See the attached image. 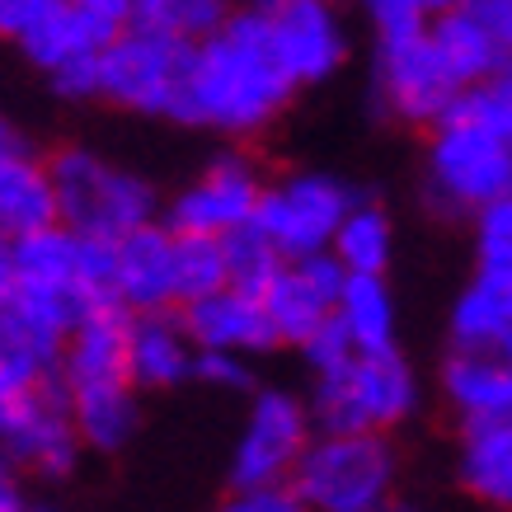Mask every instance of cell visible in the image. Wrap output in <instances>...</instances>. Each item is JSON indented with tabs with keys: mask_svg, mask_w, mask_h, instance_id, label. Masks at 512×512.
<instances>
[{
	"mask_svg": "<svg viewBox=\"0 0 512 512\" xmlns=\"http://www.w3.org/2000/svg\"><path fill=\"white\" fill-rule=\"evenodd\" d=\"M296 90L301 85L278 57L264 5H231V15L193 43L174 123L231 141L264 137L292 109Z\"/></svg>",
	"mask_w": 512,
	"mask_h": 512,
	"instance_id": "obj_1",
	"label": "cell"
},
{
	"mask_svg": "<svg viewBox=\"0 0 512 512\" xmlns=\"http://www.w3.org/2000/svg\"><path fill=\"white\" fill-rule=\"evenodd\" d=\"M423 386L395 348H357L343 367L311 376V419L325 433H395L419 414Z\"/></svg>",
	"mask_w": 512,
	"mask_h": 512,
	"instance_id": "obj_2",
	"label": "cell"
},
{
	"mask_svg": "<svg viewBox=\"0 0 512 512\" xmlns=\"http://www.w3.org/2000/svg\"><path fill=\"white\" fill-rule=\"evenodd\" d=\"M400 484V456L390 433H325L315 428L292 470L301 508L315 512H381Z\"/></svg>",
	"mask_w": 512,
	"mask_h": 512,
	"instance_id": "obj_3",
	"label": "cell"
},
{
	"mask_svg": "<svg viewBox=\"0 0 512 512\" xmlns=\"http://www.w3.org/2000/svg\"><path fill=\"white\" fill-rule=\"evenodd\" d=\"M419 188L428 212L442 221H470L484 202L512 188V141L447 113L442 123L428 127Z\"/></svg>",
	"mask_w": 512,
	"mask_h": 512,
	"instance_id": "obj_4",
	"label": "cell"
},
{
	"mask_svg": "<svg viewBox=\"0 0 512 512\" xmlns=\"http://www.w3.org/2000/svg\"><path fill=\"white\" fill-rule=\"evenodd\" d=\"M188 57H193V38L146 24V19H127L123 29L99 47V99L113 109L174 123Z\"/></svg>",
	"mask_w": 512,
	"mask_h": 512,
	"instance_id": "obj_5",
	"label": "cell"
},
{
	"mask_svg": "<svg viewBox=\"0 0 512 512\" xmlns=\"http://www.w3.org/2000/svg\"><path fill=\"white\" fill-rule=\"evenodd\" d=\"M47 174L57 193V221L80 235L118 240L123 231L156 217V188L90 146H57L47 156Z\"/></svg>",
	"mask_w": 512,
	"mask_h": 512,
	"instance_id": "obj_6",
	"label": "cell"
},
{
	"mask_svg": "<svg viewBox=\"0 0 512 512\" xmlns=\"http://www.w3.org/2000/svg\"><path fill=\"white\" fill-rule=\"evenodd\" d=\"M461 94V80L447 71L442 52L428 38V24L409 33L376 38L372 52V104L386 123L428 132L442 123Z\"/></svg>",
	"mask_w": 512,
	"mask_h": 512,
	"instance_id": "obj_7",
	"label": "cell"
},
{
	"mask_svg": "<svg viewBox=\"0 0 512 512\" xmlns=\"http://www.w3.org/2000/svg\"><path fill=\"white\" fill-rule=\"evenodd\" d=\"M353 202L357 188L343 184L339 174L296 170L273 179V184L264 179V193H259V207H254V226L278 245L282 259H306V254L329 249L343 212Z\"/></svg>",
	"mask_w": 512,
	"mask_h": 512,
	"instance_id": "obj_8",
	"label": "cell"
},
{
	"mask_svg": "<svg viewBox=\"0 0 512 512\" xmlns=\"http://www.w3.org/2000/svg\"><path fill=\"white\" fill-rule=\"evenodd\" d=\"M311 433H315V419H311V404L301 395H292L282 386L254 390L240 442L231 451V489L292 480Z\"/></svg>",
	"mask_w": 512,
	"mask_h": 512,
	"instance_id": "obj_9",
	"label": "cell"
},
{
	"mask_svg": "<svg viewBox=\"0 0 512 512\" xmlns=\"http://www.w3.org/2000/svg\"><path fill=\"white\" fill-rule=\"evenodd\" d=\"M278 43V57L287 62L292 80L306 85H325L348 62V24H343L339 0H259Z\"/></svg>",
	"mask_w": 512,
	"mask_h": 512,
	"instance_id": "obj_10",
	"label": "cell"
},
{
	"mask_svg": "<svg viewBox=\"0 0 512 512\" xmlns=\"http://www.w3.org/2000/svg\"><path fill=\"white\" fill-rule=\"evenodd\" d=\"M264 193V174L245 151H226L188 188H179L165 207V226L170 231H198V235H226L235 226L254 221Z\"/></svg>",
	"mask_w": 512,
	"mask_h": 512,
	"instance_id": "obj_11",
	"label": "cell"
},
{
	"mask_svg": "<svg viewBox=\"0 0 512 512\" xmlns=\"http://www.w3.org/2000/svg\"><path fill=\"white\" fill-rule=\"evenodd\" d=\"M80 433L71 419V400H66L62 372H52L38 386L24 419L0 437V456L19 470V475H38V480H71L80 466Z\"/></svg>",
	"mask_w": 512,
	"mask_h": 512,
	"instance_id": "obj_12",
	"label": "cell"
},
{
	"mask_svg": "<svg viewBox=\"0 0 512 512\" xmlns=\"http://www.w3.org/2000/svg\"><path fill=\"white\" fill-rule=\"evenodd\" d=\"M428 38L466 90V85H480L503 71L512 47V10L494 0H461L428 19Z\"/></svg>",
	"mask_w": 512,
	"mask_h": 512,
	"instance_id": "obj_13",
	"label": "cell"
},
{
	"mask_svg": "<svg viewBox=\"0 0 512 512\" xmlns=\"http://www.w3.org/2000/svg\"><path fill=\"white\" fill-rule=\"evenodd\" d=\"M339 287H343V268L329 249L306 254V259H287L273 273V282L259 296H264L268 325H273L282 348H301L315 329L325 325L329 315H334Z\"/></svg>",
	"mask_w": 512,
	"mask_h": 512,
	"instance_id": "obj_14",
	"label": "cell"
},
{
	"mask_svg": "<svg viewBox=\"0 0 512 512\" xmlns=\"http://www.w3.org/2000/svg\"><path fill=\"white\" fill-rule=\"evenodd\" d=\"M113 301L132 315L174 311V231L160 217L141 221L113 240Z\"/></svg>",
	"mask_w": 512,
	"mask_h": 512,
	"instance_id": "obj_15",
	"label": "cell"
},
{
	"mask_svg": "<svg viewBox=\"0 0 512 512\" xmlns=\"http://www.w3.org/2000/svg\"><path fill=\"white\" fill-rule=\"evenodd\" d=\"M174 311L184 320L193 348H231V353H245V357H264L273 348H282L273 325H268L264 296L231 287V282L198 296V301L174 306Z\"/></svg>",
	"mask_w": 512,
	"mask_h": 512,
	"instance_id": "obj_16",
	"label": "cell"
},
{
	"mask_svg": "<svg viewBox=\"0 0 512 512\" xmlns=\"http://www.w3.org/2000/svg\"><path fill=\"white\" fill-rule=\"evenodd\" d=\"M127 334H132V311L123 301H94L80 315L62 343V386H85V381H132L127 372Z\"/></svg>",
	"mask_w": 512,
	"mask_h": 512,
	"instance_id": "obj_17",
	"label": "cell"
},
{
	"mask_svg": "<svg viewBox=\"0 0 512 512\" xmlns=\"http://www.w3.org/2000/svg\"><path fill=\"white\" fill-rule=\"evenodd\" d=\"M57 221V193L47 156H38L15 123L0 118V231L24 235L33 226Z\"/></svg>",
	"mask_w": 512,
	"mask_h": 512,
	"instance_id": "obj_18",
	"label": "cell"
},
{
	"mask_svg": "<svg viewBox=\"0 0 512 512\" xmlns=\"http://www.w3.org/2000/svg\"><path fill=\"white\" fill-rule=\"evenodd\" d=\"M437 390L461 423L512 414V362L494 348H451L437 367Z\"/></svg>",
	"mask_w": 512,
	"mask_h": 512,
	"instance_id": "obj_19",
	"label": "cell"
},
{
	"mask_svg": "<svg viewBox=\"0 0 512 512\" xmlns=\"http://www.w3.org/2000/svg\"><path fill=\"white\" fill-rule=\"evenodd\" d=\"M193 339L179 311H141L127 334V372L137 390H174L193 381Z\"/></svg>",
	"mask_w": 512,
	"mask_h": 512,
	"instance_id": "obj_20",
	"label": "cell"
},
{
	"mask_svg": "<svg viewBox=\"0 0 512 512\" xmlns=\"http://www.w3.org/2000/svg\"><path fill=\"white\" fill-rule=\"evenodd\" d=\"M456 484L484 508L512 512V414L461 423Z\"/></svg>",
	"mask_w": 512,
	"mask_h": 512,
	"instance_id": "obj_21",
	"label": "cell"
},
{
	"mask_svg": "<svg viewBox=\"0 0 512 512\" xmlns=\"http://www.w3.org/2000/svg\"><path fill=\"white\" fill-rule=\"evenodd\" d=\"M71 400V419L85 447L94 451H123L141 428V400L132 381H85V386H66Z\"/></svg>",
	"mask_w": 512,
	"mask_h": 512,
	"instance_id": "obj_22",
	"label": "cell"
},
{
	"mask_svg": "<svg viewBox=\"0 0 512 512\" xmlns=\"http://www.w3.org/2000/svg\"><path fill=\"white\" fill-rule=\"evenodd\" d=\"M113 33L118 29L104 24L99 15H90L85 5H76V0H57V5H52V10L19 38V52L29 57V66H38V71L47 76V71L76 62V57H94Z\"/></svg>",
	"mask_w": 512,
	"mask_h": 512,
	"instance_id": "obj_23",
	"label": "cell"
},
{
	"mask_svg": "<svg viewBox=\"0 0 512 512\" xmlns=\"http://www.w3.org/2000/svg\"><path fill=\"white\" fill-rule=\"evenodd\" d=\"M334 320L353 348H395L400 343V301L386 273H343Z\"/></svg>",
	"mask_w": 512,
	"mask_h": 512,
	"instance_id": "obj_24",
	"label": "cell"
},
{
	"mask_svg": "<svg viewBox=\"0 0 512 512\" xmlns=\"http://www.w3.org/2000/svg\"><path fill=\"white\" fill-rule=\"evenodd\" d=\"M512 334V282L475 273L451 301L447 315V339L451 348H503Z\"/></svg>",
	"mask_w": 512,
	"mask_h": 512,
	"instance_id": "obj_25",
	"label": "cell"
},
{
	"mask_svg": "<svg viewBox=\"0 0 512 512\" xmlns=\"http://www.w3.org/2000/svg\"><path fill=\"white\" fill-rule=\"evenodd\" d=\"M15 273L29 287H62V292L90 296V287L80 282V231H71L66 221H47L15 235Z\"/></svg>",
	"mask_w": 512,
	"mask_h": 512,
	"instance_id": "obj_26",
	"label": "cell"
},
{
	"mask_svg": "<svg viewBox=\"0 0 512 512\" xmlns=\"http://www.w3.org/2000/svg\"><path fill=\"white\" fill-rule=\"evenodd\" d=\"M329 254L343 273H390L395 264V221L376 198H362L343 212L339 231L329 240Z\"/></svg>",
	"mask_w": 512,
	"mask_h": 512,
	"instance_id": "obj_27",
	"label": "cell"
},
{
	"mask_svg": "<svg viewBox=\"0 0 512 512\" xmlns=\"http://www.w3.org/2000/svg\"><path fill=\"white\" fill-rule=\"evenodd\" d=\"M226 254H221V235L198 231H174V296L179 306L198 301V296L226 287Z\"/></svg>",
	"mask_w": 512,
	"mask_h": 512,
	"instance_id": "obj_28",
	"label": "cell"
},
{
	"mask_svg": "<svg viewBox=\"0 0 512 512\" xmlns=\"http://www.w3.org/2000/svg\"><path fill=\"white\" fill-rule=\"evenodd\" d=\"M221 254H226V278L231 287H245V292H264L273 273H278L287 259L278 254V245L268 240L254 221L235 226V231L221 235Z\"/></svg>",
	"mask_w": 512,
	"mask_h": 512,
	"instance_id": "obj_29",
	"label": "cell"
},
{
	"mask_svg": "<svg viewBox=\"0 0 512 512\" xmlns=\"http://www.w3.org/2000/svg\"><path fill=\"white\" fill-rule=\"evenodd\" d=\"M470 231H475V273L512 282V188L484 202L470 217Z\"/></svg>",
	"mask_w": 512,
	"mask_h": 512,
	"instance_id": "obj_30",
	"label": "cell"
},
{
	"mask_svg": "<svg viewBox=\"0 0 512 512\" xmlns=\"http://www.w3.org/2000/svg\"><path fill=\"white\" fill-rule=\"evenodd\" d=\"M226 15H231V0H137V15L132 19L174 29L198 43V38H207Z\"/></svg>",
	"mask_w": 512,
	"mask_h": 512,
	"instance_id": "obj_31",
	"label": "cell"
},
{
	"mask_svg": "<svg viewBox=\"0 0 512 512\" xmlns=\"http://www.w3.org/2000/svg\"><path fill=\"white\" fill-rule=\"evenodd\" d=\"M456 118H470V123L489 127L498 137L512 141V76H489L480 85H466V90L456 94V104H451Z\"/></svg>",
	"mask_w": 512,
	"mask_h": 512,
	"instance_id": "obj_32",
	"label": "cell"
},
{
	"mask_svg": "<svg viewBox=\"0 0 512 512\" xmlns=\"http://www.w3.org/2000/svg\"><path fill=\"white\" fill-rule=\"evenodd\" d=\"M193 381L212 390H231V395H249V390L259 386L249 357L231 353V348H198L193 353Z\"/></svg>",
	"mask_w": 512,
	"mask_h": 512,
	"instance_id": "obj_33",
	"label": "cell"
},
{
	"mask_svg": "<svg viewBox=\"0 0 512 512\" xmlns=\"http://www.w3.org/2000/svg\"><path fill=\"white\" fill-rule=\"evenodd\" d=\"M296 353H301V362H306V372L320 376V372H334V367H343V362H348V357H353L357 348H353V339L343 334L339 320L329 315L325 325L315 329V334H311L306 343H301Z\"/></svg>",
	"mask_w": 512,
	"mask_h": 512,
	"instance_id": "obj_34",
	"label": "cell"
},
{
	"mask_svg": "<svg viewBox=\"0 0 512 512\" xmlns=\"http://www.w3.org/2000/svg\"><path fill=\"white\" fill-rule=\"evenodd\" d=\"M43 381H47V376H33V372H24V367L0 362V437L24 419V409L33 404V395H38V386H43Z\"/></svg>",
	"mask_w": 512,
	"mask_h": 512,
	"instance_id": "obj_35",
	"label": "cell"
},
{
	"mask_svg": "<svg viewBox=\"0 0 512 512\" xmlns=\"http://www.w3.org/2000/svg\"><path fill=\"white\" fill-rule=\"evenodd\" d=\"M357 5L367 10L376 38L409 33V29H423V24H428V10H423L419 0H357Z\"/></svg>",
	"mask_w": 512,
	"mask_h": 512,
	"instance_id": "obj_36",
	"label": "cell"
},
{
	"mask_svg": "<svg viewBox=\"0 0 512 512\" xmlns=\"http://www.w3.org/2000/svg\"><path fill=\"white\" fill-rule=\"evenodd\" d=\"M52 80V90L71 99V104H85V99H99V52L94 57H76V62L57 66V71H47Z\"/></svg>",
	"mask_w": 512,
	"mask_h": 512,
	"instance_id": "obj_37",
	"label": "cell"
},
{
	"mask_svg": "<svg viewBox=\"0 0 512 512\" xmlns=\"http://www.w3.org/2000/svg\"><path fill=\"white\" fill-rule=\"evenodd\" d=\"M231 508L235 512H296L301 498H296L292 480L282 484H249V489H231Z\"/></svg>",
	"mask_w": 512,
	"mask_h": 512,
	"instance_id": "obj_38",
	"label": "cell"
},
{
	"mask_svg": "<svg viewBox=\"0 0 512 512\" xmlns=\"http://www.w3.org/2000/svg\"><path fill=\"white\" fill-rule=\"evenodd\" d=\"M52 5H57V0H0V38L19 43Z\"/></svg>",
	"mask_w": 512,
	"mask_h": 512,
	"instance_id": "obj_39",
	"label": "cell"
},
{
	"mask_svg": "<svg viewBox=\"0 0 512 512\" xmlns=\"http://www.w3.org/2000/svg\"><path fill=\"white\" fill-rule=\"evenodd\" d=\"M76 5H85L90 15H99L104 24H113V29H123L127 19L137 15V0H76Z\"/></svg>",
	"mask_w": 512,
	"mask_h": 512,
	"instance_id": "obj_40",
	"label": "cell"
},
{
	"mask_svg": "<svg viewBox=\"0 0 512 512\" xmlns=\"http://www.w3.org/2000/svg\"><path fill=\"white\" fill-rule=\"evenodd\" d=\"M24 508V489H19V470L0 456V512H19Z\"/></svg>",
	"mask_w": 512,
	"mask_h": 512,
	"instance_id": "obj_41",
	"label": "cell"
},
{
	"mask_svg": "<svg viewBox=\"0 0 512 512\" xmlns=\"http://www.w3.org/2000/svg\"><path fill=\"white\" fill-rule=\"evenodd\" d=\"M15 282H19V273H15V235L0 231V301L15 292Z\"/></svg>",
	"mask_w": 512,
	"mask_h": 512,
	"instance_id": "obj_42",
	"label": "cell"
},
{
	"mask_svg": "<svg viewBox=\"0 0 512 512\" xmlns=\"http://www.w3.org/2000/svg\"><path fill=\"white\" fill-rule=\"evenodd\" d=\"M423 10H428V19L437 15V10H447V5H461V0H419Z\"/></svg>",
	"mask_w": 512,
	"mask_h": 512,
	"instance_id": "obj_43",
	"label": "cell"
},
{
	"mask_svg": "<svg viewBox=\"0 0 512 512\" xmlns=\"http://www.w3.org/2000/svg\"><path fill=\"white\" fill-rule=\"evenodd\" d=\"M498 353H503V357H508V362H512V334H508V339H503V348H498Z\"/></svg>",
	"mask_w": 512,
	"mask_h": 512,
	"instance_id": "obj_44",
	"label": "cell"
},
{
	"mask_svg": "<svg viewBox=\"0 0 512 512\" xmlns=\"http://www.w3.org/2000/svg\"><path fill=\"white\" fill-rule=\"evenodd\" d=\"M503 76H512V47H508V62H503Z\"/></svg>",
	"mask_w": 512,
	"mask_h": 512,
	"instance_id": "obj_45",
	"label": "cell"
},
{
	"mask_svg": "<svg viewBox=\"0 0 512 512\" xmlns=\"http://www.w3.org/2000/svg\"><path fill=\"white\" fill-rule=\"evenodd\" d=\"M494 5H503V10H512V0H494Z\"/></svg>",
	"mask_w": 512,
	"mask_h": 512,
	"instance_id": "obj_46",
	"label": "cell"
},
{
	"mask_svg": "<svg viewBox=\"0 0 512 512\" xmlns=\"http://www.w3.org/2000/svg\"><path fill=\"white\" fill-rule=\"evenodd\" d=\"M339 5H343V0H339Z\"/></svg>",
	"mask_w": 512,
	"mask_h": 512,
	"instance_id": "obj_47",
	"label": "cell"
}]
</instances>
